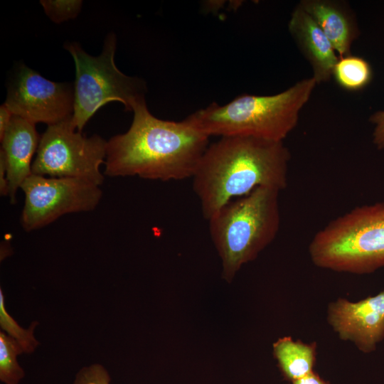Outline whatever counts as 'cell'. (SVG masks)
<instances>
[{
	"label": "cell",
	"mask_w": 384,
	"mask_h": 384,
	"mask_svg": "<svg viewBox=\"0 0 384 384\" xmlns=\"http://www.w3.org/2000/svg\"><path fill=\"white\" fill-rule=\"evenodd\" d=\"M292 383V384H329L314 371Z\"/></svg>",
	"instance_id": "603a6c76"
},
{
	"label": "cell",
	"mask_w": 384,
	"mask_h": 384,
	"mask_svg": "<svg viewBox=\"0 0 384 384\" xmlns=\"http://www.w3.org/2000/svg\"><path fill=\"white\" fill-rule=\"evenodd\" d=\"M369 121L375 126L373 132L374 145L379 150L384 149V110L373 114Z\"/></svg>",
	"instance_id": "ffe728a7"
},
{
	"label": "cell",
	"mask_w": 384,
	"mask_h": 384,
	"mask_svg": "<svg viewBox=\"0 0 384 384\" xmlns=\"http://www.w3.org/2000/svg\"><path fill=\"white\" fill-rule=\"evenodd\" d=\"M318 267L353 274L384 267V203L356 207L316 232L309 245Z\"/></svg>",
	"instance_id": "5b68a950"
},
{
	"label": "cell",
	"mask_w": 384,
	"mask_h": 384,
	"mask_svg": "<svg viewBox=\"0 0 384 384\" xmlns=\"http://www.w3.org/2000/svg\"><path fill=\"white\" fill-rule=\"evenodd\" d=\"M273 351L283 374L292 382L313 371L315 346L285 336L274 343Z\"/></svg>",
	"instance_id": "5bb4252c"
},
{
	"label": "cell",
	"mask_w": 384,
	"mask_h": 384,
	"mask_svg": "<svg viewBox=\"0 0 384 384\" xmlns=\"http://www.w3.org/2000/svg\"><path fill=\"white\" fill-rule=\"evenodd\" d=\"M299 5L314 19L340 57L351 55L359 36L355 14L348 4L335 0H302Z\"/></svg>",
	"instance_id": "4fadbf2b"
},
{
	"label": "cell",
	"mask_w": 384,
	"mask_h": 384,
	"mask_svg": "<svg viewBox=\"0 0 384 384\" xmlns=\"http://www.w3.org/2000/svg\"><path fill=\"white\" fill-rule=\"evenodd\" d=\"M279 191L259 187L218 210L208 221L211 239L230 280L275 238L280 226Z\"/></svg>",
	"instance_id": "277c9868"
},
{
	"label": "cell",
	"mask_w": 384,
	"mask_h": 384,
	"mask_svg": "<svg viewBox=\"0 0 384 384\" xmlns=\"http://www.w3.org/2000/svg\"><path fill=\"white\" fill-rule=\"evenodd\" d=\"M316 85L311 77L276 95H241L223 105L213 102L185 120L208 137H247L283 142L296 127L299 112Z\"/></svg>",
	"instance_id": "3957f363"
},
{
	"label": "cell",
	"mask_w": 384,
	"mask_h": 384,
	"mask_svg": "<svg viewBox=\"0 0 384 384\" xmlns=\"http://www.w3.org/2000/svg\"><path fill=\"white\" fill-rule=\"evenodd\" d=\"M289 31L309 61L316 84L328 82L338 60L332 44L314 19L298 4L288 24Z\"/></svg>",
	"instance_id": "7c38bea8"
},
{
	"label": "cell",
	"mask_w": 384,
	"mask_h": 384,
	"mask_svg": "<svg viewBox=\"0 0 384 384\" xmlns=\"http://www.w3.org/2000/svg\"><path fill=\"white\" fill-rule=\"evenodd\" d=\"M8 192L7 169L4 156L0 151V193L3 196H8Z\"/></svg>",
	"instance_id": "44dd1931"
},
{
	"label": "cell",
	"mask_w": 384,
	"mask_h": 384,
	"mask_svg": "<svg viewBox=\"0 0 384 384\" xmlns=\"http://www.w3.org/2000/svg\"><path fill=\"white\" fill-rule=\"evenodd\" d=\"M40 4L50 19L60 23L75 18L81 10V0H41Z\"/></svg>",
	"instance_id": "ac0fdd59"
},
{
	"label": "cell",
	"mask_w": 384,
	"mask_h": 384,
	"mask_svg": "<svg viewBox=\"0 0 384 384\" xmlns=\"http://www.w3.org/2000/svg\"><path fill=\"white\" fill-rule=\"evenodd\" d=\"M37 322L31 324L28 329H25L7 312L4 304V296L0 290V326L7 335L16 340L22 346L24 353H32L38 342L34 338L33 331Z\"/></svg>",
	"instance_id": "e0dca14e"
},
{
	"label": "cell",
	"mask_w": 384,
	"mask_h": 384,
	"mask_svg": "<svg viewBox=\"0 0 384 384\" xmlns=\"http://www.w3.org/2000/svg\"><path fill=\"white\" fill-rule=\"evenodd\" d=\"M332 77L342 89L358 91L370 82L373 72L367 60L351 54L338 58L334 68Z\"/></svg>",
	"instance_id": "9a60e30c"
},
{
	"label": "cell",
	"mask_w": 384,
	"mask_h": 384,
	"mask_svg": "<svg viewBox=\"0 0 384 384\" xmlns=\"http://www.w3.org/2000/svg\"><path fill=\"white\" fill-rule=\"evenodd\" d=\"M40 139L36 124L15 115L1 139L0 151L6 161L8 196L11 203L16 202L18 189L32 174V159L37 151Z\"/></svg>",
	"instance_id": "8fae6325"
},
{
	"label": "cell",
	"mask_w": 384,
	"mask_h": 384,
	"mask_svg": "<svg viewBox=\"0 0 384 384\" xmlns=\"http://www.w3.org/2000/svg\"><path fill=\"white\" fill-rule=\"evenodd\" d=\"M4 104L13 115L54 124L73 115L74 85L49 80L22 64L9 85Z\"/></svg>",
	"instance_id": "9c48e42d"
},
{
	"label": "cell",
	"mask_w": 384,
	"mask_h": 384,
	"mask_svg": "<svg viewBox=\"0 0 384 384\" xmlns=\"http://www.w3.org/2000/svg\"><path fill=\"white\" fill-rule=\"evenodd\" d=\"M71 117L48 125L40 139L32 174L83 178L101 186L104 176L100 167L105 162L107 141L97 134L83 135L73 124Z\"/></svg>",
	"instance_id": "52a82bcc"
},
{
	"label": "cell",
	"mask_w": 384,
	"mask_h": 384,
	"mask_svg": "<svg viewBox=\"0 0 384 384\" xmlns=\"http://www.w3.org/2000/svg\"><path fill=\"white\" fill-rule=\"evenodd\" d=\"M327 318L340 338L371 353L384 338V290L356 302L340 298L329 304Z\"/></svg>",
	"instance_id": "30bf717a"
},
{
	"label": "cell",
	"mask_w": 384,
	"mask_h": 384,
	"mask_svg": "<svg viewBox=\"0 0 384 384\" xmlns=\"http://www.w3.org/2000/svg\"><path fill=\"white\" fill-rule=\"evenodd\" d=\"M290 159L283 142L225 137L208 145L192 177L204 218L257 188L284 189Z\"/></svg>",
	"instance_id": "7a4b0ae2"
},
{
	"label": "cell",
	"mask_w": 384,
	"mask_h": 384,
	"mask_svg": "<svg viewBox=\"0 0 384 384\" xmlns=\"http://www.w3.org/2000/svg\"><path fill=\"white\" fill-rule=\"evenodd\" d=\"M132 112L129 129L107 141L105 174L163 181L192 178L210 137L185 119L156 118L145 100L138 102Z\"/></svg>",
	"instance_id": "6da1fadb"
},
{
	"label": "cell",
	"mask_w": 384,
	"mask_h": 384,
	"mask_svg": "<svg viewBox=\"0 0 384 384\" xmlns=\"http://www.w3.org/2000/svg\"><path fill=\"white\" fill-rule=\"evenodd\" d=\"M107 370L95 363L81 368L76 374L73 384H111Z\"/></svg>",
	"instance_id": "d6986e66"
},
{
	"label": "cell",
	"mask_w": 384,
	"mask_h": 384,
	"mask_svg": "<svg viewBox=\"0 0 384 384\" xmlns=\"http://www.w3.org/2000/svg\"><path fill=\"white\" fill-rule=\"evenodd\" d=\"M100 186L83 178L32 174L21 186L25 196L22 227L27 232L32 231L63 215L93 210L102 196Z\"/></svg>",
	"instance_id": "ba28073f"
},
{
	"label": "cell",
	"mask_w": 384,
	"mask_h": 384,
	"mask_svg": "<svg viewBox=\"0 0 384 384\" xmlns=\"http://www.w3.org/2000/svg\"><path fill=\"white\" fill-rule=\"evenodd\" d=\"M22 353L23 348L16 340L0 332V380L4 384H18L25 376L16 358Z\"/></svg>",
	"instance_id": "2e32d148"
},
{
	"label": "cell",
	"mask_w": 384,
	"mask_h": 384,
	"mask_svg": "<svg viewBox=\"0 0 384 384\" xmlns=\"http://www.w3.org/2000/svg\"><path fill=\"white\" fill-rule=\"evenodd\" d=\"M64 48L72 55L75 66L71 120L78 131L81 132L92 115L109 102H119L126 111H132L138 102L145 100V82L126 75L115 65L114 33L106 36L103 50L98 56L87 53L75 42L65 43Z\"/></svg>",
	"instance_id": "8992f818"
},
{
	"label": "cell",
	"mask_w": 384,
	"mask_h": 384,
	"mask_svg": "<svg viewBox=\"0 0 384 384\" xmlns=\"http://www.w3.org/2000/svg\"><path fill=\"white\" fill-rule=\"evenodd\" d=\"M13 117V114L4 103L0 106V139L4 137L6 131L7 130L11 119Z\"/></svg>",
	"instance_id": "7402d4cb"
}]
</instances>
